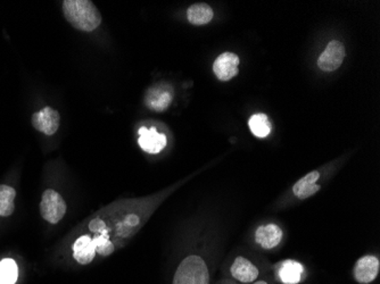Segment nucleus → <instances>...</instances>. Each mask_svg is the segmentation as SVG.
Returning <instances> with one entry per match:
<instances>
[{
    "label": "nucleus",
    "instance_id": "obj_12",
    "mask_svg": "<svg viewBox=\"0 0 380 284\" xmlns=\"http://www.w3.org/2000/svg\"><path fill=\"white\" fill-rule=\"evenodd\" d=\"M138 144L144 152L155 155L164 149L168 144V139L164 133H159L157 130L140 128Z\"/></svg>",
    "mask_w": 380,
    "mask_h": 284
},
{
    "label": "nucleus",
    "instance_id": "obj_20",
    "mask_svg": "<svg viewBox=\"0 0 380 284\" xmlns=\"http://www.w3.org/2000/svg\"><path fill=\"white\" fill-rule=\"evenodd\" d=\"M219 284H237L236 282L233 281V280H230V278H228V280H222L221 282Z\"/></svg>",
    "mask_w": 380,
    "mask_h": 284
},
{
    "label": "nucleus",
    "instance_id": "obj_19",
    "mask_svg": "<svg viewBox=\"0 0 380 284\" xmlns=\"http://www.w3.org/2000/svg\"><path fill=\"white\" fill-rule=\"evenodd\" d=\"M92 240H94V248H96V254H98L101 257L112 255L116 249L114 243L105 235H96L92 237Z\"/></svg>",
    "mask_w": 380,
    "mask_h": 284
},
{
    "label": "nucleus",
    "instance_id": "obj_11",
    "mask_svg": "<svg viewBox=\"0 0 380 284\" xmlns=\"http://www.w3.org/2000/svg\"><path fill=\"white\" fill-rule=\"evenodd\" d=\"M283 231L274 223H268L259 226L255 231V241L261 248L266 250L274 249L283 241Z\"/></svg>",
    "mask_w": 380,
    "mask_h": 284
},
{
    "label": "nucleus",
    "instance_id": "obj_21",
    "mask_svg": "<svg viewBox=\"0 0 380 284\" xmlns=\"http://www.w3.org/2000/svg\"><path fill=\"white\" fill-rule=\"evenodd\" d=\"M252 284H269V282L266 280H259V281L253 282Z\"/></svg>",
    "mask_w": 380,
    "mask_h": 284
},
{
    "label": "nucleus",
    "instance_id": "obj_8",
    "mask_svg": "<svg viewBox=\"0 0 380 284\" xmlns=\"http://www.w3.org/2000/svg\"><path fill=\"white\" fill-rule=\"evenodd\" d=\"M277 278L280 283L301 284L307 278V271L300 261L285 259L277 265Z\"/></svg>",
    "mask_w": 380,
    "mask_h": 284
},
{
    "label": "nucleus",
    "instance_id": "obj_5",
    "mask_svg": "<svg viewBox=\"0 0 380 284\" xmlns=\"http://www.w3.org/2000/svg\"><path fill=\"white\" fill-rule=\"evenodd\" d=\"M380 261L377 256L366 255L354 265L353 278L359 284H372L379 276Z\"/></svg>",
    "mask_w": 380,
    "mask_h": 284
},
{
    "label": "nucleus",
    "instance_id": "obj_6",
    "mask_svg": "<svg viewBox=\"0 0 380 284\" xmlns=\"http://www.w3.org/2000/svg\"><path fill=\"white\" fill-rule=\"evenodd\" d=\"M346 50L345 46L338 40H333L327 44L324 53L318 59V66L324 72H333L338 70L344 62Z\"/></svg>",
    "mask_w": 380,
    "mask_h": 284
},
{
    "label": "nucleus",
    "instance_id": "obj_1",
    "mask_svg": "<svg viewBox=\"0 0 380 284\" xmlns=\"http://www.w3.org/2000/svg\"><path fill=\"white\" fill-rule=\"evenodd\" d=\"M63 12L68 23L83 32H92L102 23L101 13L89 0H65Z\"/></svg>",
    "mask_w": 380,
    "mask_h": 284
},
{
    "label": "nucleus",
    "instance_id": "obj_3",
    "mask_svg": "<svg viewBox=\"0 0 380 284\" xmlns=\"http://www.w3.org/2000/svg\"><path fill=\"white\" fill-rule=\"evenodd\" d=\"M66 213V202L63 197L53 190L48 189L42 194L40 202V214L46 222L57 224Z\"/></svg>",
    "mask_w": 380,
    "mask_h": 284
},
{
    "label": "nucleus",
    "instance_id": "obj_18",
    "mask_svg": "<svg viewBox=\"0 0 380 284\" xmlns=\"http://www.w3.org/2000/svg\"><path fill=\"white\" fill-rule=\"evenodd\" d=\"M18 264L12 258L0 261V284H15L18 281Z\"/></svg>",
    "mask_w": 380,
    "mask_h": 284
},
{
    "label": "nucleus",
    "instance_id": "obj_14",
    "mask_svg": "<svg viewBox=\"0 0 380 284\" xmlns=\"http://www.w3.org/2000/svg\"><path fill=\"white\" fill-rule=\"evenodd\" d=\"M96 256L94 240L89 235L78 237L73 245V258L81 265L92 263Z\"/></svg>",
    "mask_w": 380,
    "mask_h": 284
},
{
    "label": "nucleus",
    "instance_id": "obj_16",
    "mask_svg": "<svg viewBox=\"0 0 380 284\" xmlns=\"http://www.w3.org/2000/svg\"><path fill=\"white\" fill-rule=\"evenodd\" d=\"M248 126L252 133L257 138H266L271 133V123L268 116L263 113L254 114L248 121Z\"/></svg>",
    "mask_w": 380,
    "mask_h": 284
},
{
    "label": "nucleus",
    "instance_id": "obj_7",
    "mask_svg": "<svg viewBox=\"0 0 380 284\" xmlns=\"http://www.w3.org/2000/svg\"><path fill=\"white\" fill-rule=\"evenodd\" d=\"M230 276L233 281L243 284H252L257 281L259 276V267L252 263L248 258L238 256L233 259L230 266Z\"/></svg>",
    "mask_w": 380,
    "mask_h": 284
},
{
    "label": "nucleus",
    "instance_id": "obj_17",
    "mask_svg": "<svg viewBox=\"0 0 380 284\" xmlns=\"http://www.w3.org/2000/svg\"><path fill=\"white\" fill-rule=\"evenodd\" d=\"M16 191L9 185H0V216L7 217L14 213Z\"/></svg>",
    "mask_w": 380,
    "mask_h": 284
},
{
    "label": "nucleus",
    "instance_id": "obj_2",
    "mask_svg": "<svg viewBox=\"0 0 380 284\" xmlns=\"http://www.w3.org/2000/svg\"><path fill=\"white\" fill-rule=\"evenodd\" d=\"M209 266L200 255H189L180 261L172 284H209Z\"/></svg>",
    "mask_w": 380,
    "mask_h": 284
},
{
    "label": "nucleus",
    "instance_id": "obj_13",
    "mask_svg": "<svg viewBox=\"0 0 380 284\" xmlns=\"http://www.w3.org/2000/svg\"><path fill=\"white\" fill-rule=\"evenodd\" d=\"M320 179H321L320 171L309 172L293 185V195L298 200H305L309 197L314 196L321 189V185L319 183Z\"/></svg>",
    "mask_w": 380,
    "mask_h": 284
},
{
    "label": "nucleus",
    "instance_id": "obj_4",
    "mask_svg": "<svg viewBox=\"0 0 380 284\" xmlns=\"http://www.w3.org/2000/svg\"><path fill=\"white\" fill-rule=\"evenodd\" d=\"M173 100V89L168 83H157L153 85L151 89H148L145 103L148 109L152 111H166L170 107Z\"/></svg>",
    "mask_w": 380,
    "mask_h": 284
},
{
    "label": "nucleus",
    "instance_id": "obj_10",
    "mask_svg": "<svg viewBox=\"0 0 380 284\" xmlns=\"http://www.w3.org/2000/svg\"><path fill=\"white\" fill-rule=\"evenodd\" d=\"M239 57L236 54L223 53L216 57L213 63V72L218 80L227 82L238 74Z\"/></svg>",
    "mask_w": 380,
    "mask_h": 284
},
{
    "label": "nucleus",
    "instance_id": "obj_15",
    "mask_svg": "<svg viewBox=\"0 0 380 284\" xmlns=\"http://www.w3.org/2000/svg\"><path fill=\"white\" fill-rule=\"evenodd\" d=\"M213 18H214L213 9L205 3L194 4L187 11V18L189 23H192V25L198 27L205 25L212 21Z\"/></svg>",
    "mask_w": 380,
    "mask_h": 284
},
{
    "label": "nucleus",
    "instance_id": "obj_9",
    "mask_svg": "<svg viewBox=\"0 0 380 284\" xmlns=\"http://www.w3.org/2000/svg\"><path fill=\"white\" fill-rule=\"evenodd\" d=\"M31 122L37 131L42 132L46 135H53L59 130L61 116L56 109L44 107L42 111H37L32 115Z\"/></svg>",
    "mask_w": 380,
    "mask_h": 284
}]
</instances>
